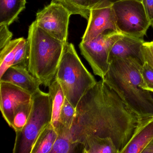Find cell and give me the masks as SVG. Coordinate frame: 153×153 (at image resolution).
<instances>
[{
	"mask_svg": "<svg viewBox=\"0 0 153 153\" xmlns=\"http://www.w3.org/2000/svg\"><path fill=\"white\" fill-rule=\"evenodd\" d=\"M32 108L24 128L16 132L13 153H31L33 146L42 131L51 123L52 108L49 93L39 89L32 95Z\"/></svg>",
	"mask_w": 153,
	"mask_h": 153,
	"instance_id": "5b68a950",
	"label": "cell"
},
{
	"mask_svg": "<svg viewBox=\"0 0 153 153\" xmlns=\"http://www.w3.org/2000/svg\"><path fill=\"white\" fill-rule=\"evenodd\" d=\"M84 153H119L111 138L88 136L81 143Z\"/></svg>",
	"mask_w": 153,
	"mask_h": 153,
	"instance_id": "2e32d148",
	"label": "cell"
},
{
	"mask_svg": "<svg viewBox=\"0 0 153 153\" xmlns=\"http://www.w3.org/2000/svg\"><path fill=\"white\" fill-rule=\"evenodd\" d=\"M12 36L13 34L7 25H0V51L11 42Z\"/></svg>",
	"mask_w": 153,
	"mask_h": 153,
	"instance_id": "484cf974",
	"label": "cell"
},
{
	"mask_svg": "<svg viewBox=\"0 0 153 153\" xmlns=\"http://www.w3.org/2000/svg\"><path fill=\"white\" fill-rule=\"evenodd\" d=\"M57 137V131L50 123L37 137L31 153H51Z\"/></svg>",
	"mask_w": 153,
	"mask_h": 153,
	"instance_id": "ac0fdd59",
	"label": "cell"
},
{
	"mask_svg": "<svg viewBox=\"0 0 153 153\" xmlns=\"http://www.w3.org/2000/svg\"><path fill=\"white\" fill-rule=\"evenodd\" d=\"M119 0H90V9L94 7L95 5L104 1H108L113 3Z\"/></svg>",
	"mask_w": 153,
	"mask_h": 153,
	"instance_id": "83f0119b",
	"label": "cell"
},
{
	"mask_svg": "<svg viewBox=\"0 0 153 153\" xmlns=\"http://www.w3.org/2000/svg\"><path fill=\"white\" fill-rule=\"evenodd\" d=\"M141 62H147L153 69V42H145L142 45Z\"/></svg>",
	"mask_w": 153,
	"mask_h": 153,
	"instance_id": "d4e9b609",
	"label": "cell"
},
{
	"mask_svg": "<svg viewBox=\"0 0 153 153\" xmlns=\"http://www.w3.org/2000/svg\"><path fill=\"white\" fill-rule=\"evenodd\" d=\"M0 97L1 114L11 128L16 110L21 105L31 101L32 95L16 85L0 81Z\"/></svg>",
	"mask_w": 153,
	"mask_h": 153,
	"instance_id": "30bf717a",
	"label": "cell"
},
{
	"mask_svg": "<svg viewBox=\"0 0 153 153\" xmlns=\"http://www.w3.org/2000/svg\"><path fill=\"white\" fill-rule=\"evenodd\" d=\"M71 16L69 11L63 6L51 2L37 12L35 21L48 35L66 43Z\"/></svg>",
	"mask_w": 153,
	"mask_h": 153,
	"instance_id": "ba28073f",
	"label": "cell"
},
{
	"mask_svg": "<svg viewBox=\"0 0 153 153\" xmlns=\"http://www.w3.org/2000/svg\"><path fill=\"white\" fill-rule=\"evenodd\" d=\"M0 81L16 85L32 95L40 89L42 85L39 80L30 73L27 67L20 65L10 67L0 77Z\"/></svg>",
	"mask_w": 153,
	"mask_h": 153,
	"instance_id": "7c38bea8",
	"label": "cell"
},
{
	"mask_svg": "<svg viewBox=\"0 0 153 153\" xmlns=\"http://www.w3.org/2000/svg\"><path fill=\"white\" fill-rule=\"evenodd\" d=\"M153 139V115L139 117L131 138L121 153H142Z\"/></svg>",
	"mask_w": 153,
	"mask_h": 153,
	"instance_id": "8fae6325",
	"label": "cell"
},
{
	"mask_svg": "<svg viewBox=\"0 0 153 153\" xmlns=\"http://www.w3.org/2000/svg\"><path fill=\"white\" fill-rule=\"evenodd\" d=\"M24 38L11 40L0 53V77L11 66H13L15 56Z\"/></svg>",
	"mask_w": 153,
	"mask_h": 153,
	"instance_id": "d6986e66",
	"label": "cell"
},
{
	"mask_svg": "<svg viewBox=\"0 0 153 153\" xmlns=\"http://www.w3.org/2000/svg\"><path fill=\"white\" fill-rule=\"evenodd\" d=\"M141 1L150 26L153 27V0H142Z\"/></svg>",
	"mask_w": 153,
	"mask_h": 153,
	"instance_id": "4316f807",
	"label": "cell"
},
{
	"mask_svg": "<svg viewBox=\"0 0 153 153\" xmlns=\"http://www.w3.org/2000/svg\"><path fill=\"white\" fill-rule=\"evenodd\" d=\"M51 2L63 6L71 15H79L88 20L90 15V0H51Z\"/></svg>",
	"mask_w": 153,
	"mask_h": 153,
	"instance_id": "ffe728a7",
	"label": "cell"
},
{
	"mask_svg": "<svg viewBox=\"0 0 153 153\" xmlns=\"http://www.w3.org/2000/svg\"><path fill=\"white\" fill-rule=\"evenodd\" d=\"M66 99L76 108L82 97L97 81L84 66L74 45L67 42L56 72Z\"/></svg>",
	"mask_w": 153,
	"mask_h": 153,
	"instance_id": "277c9868",
	"label": "cell"
},
{
	"mask_svg": "<svg viewBox=\"0 0 153 153\" xmlns=\"http://www.w3.org/2000/svg\"><path fill=\"white\" fill-rule=\"evenodd\" d=\"M27 68L42 85L48 87L55 79L66 43L51 36L37 26H29Z\"/></svg>",
	"mask_w": 153,
	"mask_h": 153,
	"instance_id": "3957f363",
	"label": "cell"
},
{
	"mask_svg": "<svg viewBox=\"0 0 153 153\" xmlns=\"http://www.w3.org/2000/svg\"><path fill=\"white\" fill-rule=\"evenodd\" d=\"M32 108V100L21 105L14 114L11 128L15 132L20 131L26 124L31 114Z\"/></svg>",
	"mask_w": 153,
	"mask_h": 153,
	"instance_id": "44dd1931",
	"label": "cell"
},
{
	"mask_svg": "<svg viewBox=\"0 0 153 153\" xmlns=\"http://www.w3.org/2000/svg\"><path fill=\"white\" fill-rule=\"evenodd\" d=\"M76 114V108L65 99L60 114V123L71 129Z\"/></svg>",
	"mask_w": 153,
	"mask_h": 153,
	"instance_id": "7402d4cb",
	"label": "cell"
},
{
	"mask_svg": "<svg viewBox=\"0 0 153 153\" xmlns=\"http://www.w3.org/2000/svg\"><path fill=\"white\" fill-rule=\"evenodd\" d=\"M123 34L108 30L93 40L81 42L79 47L81 54L91 66L94 74L102 78L109 68V54L112 47Z\"/></svg>",
	"mask_w": 153,
	"mask_h": 153,
	"instance_id": "52a82bcc",
	"label": "cell"
},
{
	"mask_svg": "<svg viewBox=\"0 0 153 153\" xmlns=\"http://www.w3.org/2000/svg\"><path fill=\"white\" fill-rule=\"evenodd\" d=\"M142 65L134 57L113 60L102 79L139 117L153 115V93L147 90L143 81Z\"/></svg>",
	"mask_w": 153,
	"mask_h": 153,
	"instance_id": "7a4b0ae2",
	"label": "cell"
},
{
	"mask_svg": "<svg viewBox=\"0 0 153 153\" xmlns=\"http://www.w3.org/2000/svg\"><path fill=\"white\" fill-rule=\"evenodd\" d=\"M142 153H153V139L145 148Z\"/></svg>",
	"mask_w": 153,
	"mask_h": 153,
	"instance_id": "f1b7e54d",
	"label": "cell"
},
{
	"mask_svg": "<svg viewBox=\"0 0 153 153\" xmlns=\"http://www.w3.org/2000/svg\"><path fill=\"white\" fill-rule=\"evenodd\" d=\"M145 41L143 38L123 35L115 42L109 54V63L116 59L134 57L141 61V47Z\"/></svg>",
	"mask_w": 153,
	"mask_h": 153,
	"instance_id": "4fadbf2b",
	"label": "cell"
},
{
	"mask_svg": "<svg viewBox=\"0 0 153 153\" xmlns=\"http://www.w3.org/2000/svg\"><path fill=\"white\" fill-rule=\"evenodd\" d=\"M26 0H0V25L8 26L25 8Z\"/></svg>",
	"mask_w": 153,
	"mask_h": 153,
	"instance_id": "e0dca14e",
	"label": "cell"
},
{
	"mask_svg": "<svg viewBox=\"0 0 153 153\" xmlns=\"http://www.w3.org/2000/svg\"><path fill=\"white\" fill-rule=\"evenodd\" d=\"M28 61V44L27 40L24 39L17 51L13 65H23L27 67Z\"/></svg>",
	"mask_w": 153,
	"mask_h": 153,
	"instance_id": "603a6c76",
	"label": "cell"
},
{
	"mask_svg": "<svg viewBox=\"0 0 153 153\" xmlns=\"http://www.w3.org/2000/svg\"><path fill=\"white\" fill-rule=\"evenodd\" d=\"M48 88V93L51 101L52 108V116L51 123L57 131L60 124L59 118L61 111L64 104L66 97L62 87L55 78Z\"/></svg>",
	"mask_w": 153,
	"mask_h": 153,
	"instance_id": "9a60e30c",
	"label": "cell"
},
{
	"mask_svg": "<svg viewBox=\"0 0 153 153\" xmlns=\"http://www.w3.org/2000/svg\"><path fill=\"white\" fill-rule=\"evenodd\" d=\"M117 29L124 35L143 38L150 26L142 1L119 0L112 4Z\"/></svg>",
	"mask_w": 153,
	"mask_h": 153,
	"instance_id": "8992f818",
	"label": "cell"
},
{
	"mask_svg": "<svg viewBox=\"0 0 153 153\" xmlns=\"http://www.w3.org/2000/svg\"><path fill=\"white\" fill-rule=\"evenodd\" d=\"M139 117L102 79L80 99L71 128L72 140L81 144L88 136L110 137L119 153L131 138Z\"/></svg>",
	"mask_w": 153,
	"mask_h": 153,
	"instance_id": "6da1fadb",
	"label": "cell"
},
{
	"mask_svg": "<svg viewBox=\"0 0 153 153\" xmlns=\"http://www.w3.org/2000/svg\"><path fill=\"white\" fill-rule=\"evenodd\" d=\"M140 71L147 90L153 93V69L147 62H144Z\"/></svg>",
	"mask_w": 153,
	"mask_h": 153,
	"instance_id": "cb8c5ba5",
	"label": "cell"
},
{
	"mask_svg": "<svg viewBox=\"0 0 153 153\" xmlns=\"http://www.w3.org/2000/svg\"><path fill=\"white\" fill-rule=\"evenodd\" d=\"M57 137L51 153H83L82 144L72 140L71 129L60 123L57 131Z\"/></svg>",
	"mask_w": 153,
	"mask_h": 153,
	"instance_id": "5bb4252c",
	"label": "cell"
},
{
	"mask_svg": "<svg viewBox=\"0 0 153 153\" xmlns=\"http://www.w3.org/2000/svg\"><path fill=\"white\" fill-rule=\"evenodd\" d=\"M113 3L104 1L90 9L87 27L81 42L93 40L108 30L118 31Z\"/></svg>",
	"mask_w": 153,
	"mask_h": 153,
	"instance_id": "9c48e42d",
	"label": "cell"
},
{
	"mask_svg": "<svg viewBox=\"0 0 153 153\" xmlns=\"http://www.w3.org/2000/svg\"><path fill=\"white\" fill-rule=\"evenodd\" d=\"M138 1H142V0H138Z\"/></svg>",
	"mask_w": 153,
	"mask_h": 153,
	"instance_id": "f546056e",
	"label": "cell"
}]
</instances>
